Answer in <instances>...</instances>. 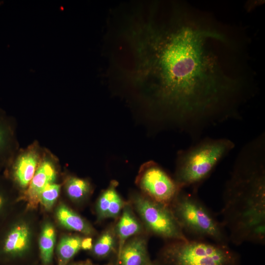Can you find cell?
I'll return each mask as SVG.
<instances>
[{
  "instance_id": "6da1fadb",
  "label": "cell",
  "mask_w": 265,
  "mask_h": 265,
  "mask_svg": "<svg viewBox=\"0 0 265 265\" xmlns=\"http://www.w3.org/2000/svg\"><path fill=\"white\" fill-rule=\"evenodd\" d=\"M169 7L132 32L136 78L145 80L156 121L196 142L207 129L240 118L255 93L253 72L246 42L232 29L188 4Z\"/></svg>"
},
{
  "instance_id": "7a4b0ae2",
  "label": "cell",
  "mask_w": 265,
  "mask_h": 265,
  "mask_svg": "<svg viewBox=\"0 0 265 265\" xmlns=\"http://www.w3.org/2000/svg\"><path fill=\"white\" fill-rule=\"evenodd\" d=\"M221 221L229 241L265 243V133L239 152L225 187Z\"/></svg>"
},
{
  "instance_id": "3957f363",
  "label": "cell",
  "mask_w": 265,
  "mask_h": 265,
  "mask_svg": "<svg viewBox=\"0 0 265 265\" xmlns=\"http://www.w3.org/2000/svg\"><path fill=\"white\" fill-rule=\"evenodd\" d=\"M195 142L177 153L174 178L182 189L196 190L235 146L226 138L205 137Z\"/></svg>"
},
{
  "instance_id": "277c9868",
  "label": "cell",
  "mask_w": 265,
  "mask_h": 265,
  "mask_svg": "<svg viewBox=\"0 0 265 265\" xmlns=\"http://www.w3.org/2000/svg\"><path fill=\"white\" fill-rule=\"evenodd\" d=\"M170 207L188 238L228 244V235L222 222L195 194L182 189Z\"/></svg>"
},
{
  "instance_id": "5b68a950",
  "label": "cell",
  "mask_w": 265,
  "mask_h": 265,
  "mask_svg": "<svg viewBox=\"0 0 265 265\" xmlns=\"http://www.w3.org/2000/svg\"><path fill=\"white\" fill-rule=\"evenodd\" d=\"M156 265H239L228 244L198 239L172 240L160 251Z\"/></svg>"
},
{
  "instance_id": "8992f818",
  "label": "cell",
  "mask_w": 265,
  "mask_h": 265,
  "mask_svg": "<svg viewBox=\"0 0 265 265\" xmlns=\"http://www.w3.org/2000/svg\"><path fill=\"white\" fill-rule=\"evenodd\" d=\"M131 203L149 232L170 241L189 239L184 233L170 206L138 193L132 195Z\"/></svg>"
},
{
  "instance_id": "52a82bcc",
  "label": "cell",
  "mask_w": 265,
  "mask_h": 265,
  "mask_svg": "<svg viewBox=\"0 0 265 265\" xmlns=\"http://www.w3.org/2000/svg\"><path fill=\"white\" fill-rule=\"evenodd\" d=\"M135 184L143 195L168 206L182 190L174 178L153 160L148 161L141 165Z\"/></svg>"
},
{
  "instance_id": "ba28073f",
  "label": "cell",
  "mask_w": 265,
  "mask_h": 265,
  "mask_svg": "<svg viewBox=\"0 0 265 265\" xmlns=\"http://www.w3.org/2000/svg\"><path fill=\"white\" fill-rule=\"evenodd\" d=\"M30 236L29 228L25 223L8 226L0 237V254L8 257L21 255L29 246Z\"/></svg>"
},
{
  "instance_id": "9c48e42d",
  "label": "cell",
  "mask_w": 265,
  "mask_h": 265,
  "mask_svg": "<svg viewBox=\"0 0 265 265\" xmlns=\"http://www.w3.org/2000/svg\"><path fill=\"white\" fill-rule=\"evenodd\" d=\"M117 257L118 265H148L151 261L146 236L141 234L130 238Z\"/></svg>"
},
{
  "instance_id": "30bf717a",
  "label": "cell",
  "mask_w": 265,
  "mask_h": 265,
  "mask_svg": "<svg viewBox=\"0 0 265 265\" xmlns=\"http://www.w3.org/2000/svg\"><path fill=\"white\" fill-rule=\"evenodd\" d=\"M115 229L118 240V253L130 238L142 234V225L135 216L130 204L126 203Z\"/></svg>"
},
{
  "instance_id": "8fae6325",
  "label": "cell",
  "mask_w": 265,
  "mask_h": 265,
  "mask_svg": "<svg viewBox=\"0 0 265 265\" xmlns=\"http://www.w3.org/2000/svg\"><path fill=\"white\" fill-rule=\"evenodd\" d=\"M56 172L52 163L43 162L36 171L26 192V195L31 205L39 202L40 196L45 187L53 183L55 179Z\"/></svg>"
},
{
  "instance_id": "7c38bea8",
  "label": "cell",
  "mask_w": 265,
  "mask_h": 265,
  "mask_svg": "<svg viewBox=\"0 0 265 265\" xmlns=\"http://www.w3.org/2000/svg\"><path fill=\"white\" fill-rule=\"evenodd\" d=\"M56 216L59 223L66 229L86 236L93 235L95 233L88 222L64 204L57 208Z\"/></svg>"
},
{
  "instance_id": "4fadbf2b",
  "label": "cell",
  "mask_w": 265,
  "mask_h": 265,
  "mask_svg": "<svg viewBox=\"0 0 265 265\" xmlns=\"http://www.w3.org/2000/svg\"><path fill=\"white\" fill-rule=\"evenodd\" d=\"M38 156L33 152H27L18 159L13 166L12 176L19 185L26 187L36 172Z\"/></svg>"
},
{
  "instance_id": "5bb4252c",
  "label": "cell",
  "mask_w": 265,
  "mask_h": 265,
  "mask_svg": "<svg viewBox=\"0 0 265 265\" xmlns=\"http://www.w3.org/2000/svg\"><path fill=\"white\" fill-rule=\"evenodd\" d=\"M118 244L115 226H111L104 230L92 245V251L97 257L105 258L115 251Z\"/></svg>"
},
{
  "instance_id": "9a60e30c",
  "label": "cell",
  "mask_w": 265,
  "mask_h": 265,
  "mask_svg": "<svg viewBox=\"0 0 265 265\" xmlns=\"http://www.w3.org/2000/svg\"><path fill=\"white\" fill-rule=\"evenodd\" d=\"M83 238L79 236H67L62 238L57 249L58 265H66L82 248Z\"/></svg>"
},
{
  "instance_id": "2e32d148",
  "label": "cell",
  "mask_w": 265,
  "mask_h": 265,
  "mask_svg": "<svg viewBox=\"0 0 265 265\" xmlns=\"http://www.w3.org/2000/svg\"><path fill=\"white\" fill-rule=\"evenodd\" d=\"M55 240V231L53 225L47 223L43 227L39 238V248L42 261L44 265L52 260Z\"/></svg>"
},
{
  "instance_id": "e0dca14e",
  "label": "cell",
  "mask_w": 265,
  "mask_h": 265,
  "mask_svg": "<svg viewBox=\"0 0 265 265\" xmlns=\"http://www.w3.org/2000/svg\"><path fill=\"white\" fill-rule=\"evenodd\" d=\"M65 187L68 196L76 201L85 198L91 190V185L88 181L76 177L68 178Z\"/></svg>"
},
{
  "instance_id": "ac0fdd59",
  "label": "cell",
  "mask_w": 265,
  "mask_h": 265,
  "mask_svg": "<svg viewBox=\"0 0 265 265\" xmlns=\"http://www.w3.org/2000/svg\"><path fill=\"white\" fill-rule=\"evenodd\" d=\"M118 184L115 180L111 181L108 187L102 191L99 196L96 205V212L99 220L106 219L111 201L118 192L116 189Z\"/></svg>"
},
{
  "instance_id": "d6986e66",
  "label": "cell",
  "mask_w": 265,
  "mask_h": 265,
  "mask_svg": "<svg viewBox=\"0 0 265 265\" xmlns=\"http://www.w3.org/2000/svg\"><path fill=\"white\" fill-rule=\"evenodd\" d=\"M60 186L55 184H50L47 185L42 191L39 202L46 210L52 208L58 197Z\"/></svg>"
},
{
  "instance_id": "ffe728a7",
  "label": "cell",
  "mask_w": 265,
  "mask_h": 265,
  "mask_svg": "<svg viewBox=\"0 0 265 265\" xmlns=\"http://www.w3.org/2000/svg\"><path fill=\"white\" fill-rule=\"evenodd\" d=\"M4 119L0 114V162L3 160L5 150H6L8 138V127L5 124Z\"/></svg>"
},
{
  "instance_id": "44dd1931",
  "label": "cell",
  "mask_w": 265,
  "mask_h": 265,
  "mask_svg": "<svg viewBox=\"0 0 265 265\" xmlns=\"http://www.w3.org/2000/svg\"><path fill=\"white\" fill-rule=\"evenodd\" d=\"M7 203V200L6 195L2 190L0 189V215L5 209Z\"/></svg>"
},
{
  "instance_id": "7402d4cb",
  "label": "cell",
  "mask_w": 265,
  "mask_h": 265,
  "mask_svg": "<svg viewBox=\"0 0 265 265\" xmlns=\"http://www.w3.org/2000/svg\"><path fill=\"white\" fill-rule=\"evenodd\" d=\"M92 239L90 238H84L82 243V248L85 250L92 249Z\"/></svg>"
},
{
  "instance_id": "603a6c76",
  "label": "cell",
  "mask_w": 265,
  "mask_h": 265,
  "mask_svg": "<svg viewBox=\"0 0 265 265\" xmlns=\"http://www.w3.org/2000/svg\"><path fill=\"white\" fill-rule=\"evenodd\" d=\"M91 265L88 263H83V264H77V265Z\"/></svg>"
},
{
  "instance_id": "cb8c5ba5",
  "label": "cell",
  "mask_w": 265,
  "mask_h": 265,
  "mask_svg": "<svg viewBox=\"0 0 265 265\" xmlns=\"http://www.w3.org/2000/svg\"><path fill=\"white\" fill-rule=\"evenodd\" d=\"M148 265H156V264L154 263L151 262Z\"/></svg>"
}]
</instances>
